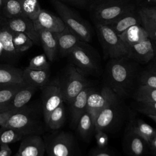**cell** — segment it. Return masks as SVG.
Wrapping results in <instances>:
<instances>
[{
    "mask_svg": "<svg viewBox=\"0 0 156 156\" xmlns=\"http://www.w3.org/2000/svg\"><path fill=\"white\" fill-rule=\"evenodd\" d=\"M137 63L127 56L110 59L107 66V86L118 96L127 94L133 82Z\"/></svg>",
    "mask_w": 156,
    "mask_h": 156,
    "instance_id": "1",
    "label": "cell"
},
{
    "mask_svg": "<svg viewBox=\"0 0 156 156\" xmlns=\"http://www.w3.org/2000/svg\"><path fill=\"white\" fill-rule=\"evenodd\" d=\"M138 6L136 0H94L88 10L94 24H107Z\"/></svg>",
    "mask_w": 156,
    "mask_h": 156,
    "instance_id": "2",
    "label": "cell"
},
{
    "mask_svg": "<svg viewBox=\"0 0 156 156\" xmlns=\"http://www.w3.org/2000/svg\"><path fill=\"white\" fill-rule=\"evenodd\" d=\"M51 1L66 26L76 34L80 40L89 43L91 40L93 32L88 23L63 1Z\"/></svg>",
    "mask_w": 156,
    "mask_h": 156,
    "instance_id": "3",
    "label": "cell"
},
{
    "mask_svg": "<svg viewBox=\"0 0 156 156\" xmlns=\"http://www.w3.org/2000/svg\"><path fill=\"white\" fill-rule=\"evenodd\" d=\"M68 56L71 64L85 75L94 74L99 71L98 54L88 42L80 41Z\"/></svg>",
    "mask_w": 156,
    "mask_h": 156,
    "instance_id": "4",
    "label": "cell"
},
{
    "mask_svg": "<svg viewBox=\"0 0 156 156\" xmlns=\"http://www.w3.org/2000/svg\"><path fill=\"white\" fill-rule=\"evenodd\" d=\"M95 29L104 55L112 58L127 56V48L112 29L107 24L95 23Z\"/></svg>",
    "mask_w": 156,
    "mask_h": 156,
    "instance_id": "5",
    "label": "cell"
},
{
    "mask_svg": "<svg viewBox=\"0 0 156 156\" xmlns=\"http://www.w3.org/2000/svg\"><path fill=\"white\" fill-rule=\"evenodd\" d=\"M59 79L63 101L69 104L83 89L89 86L85 74L72 64L68 66L63 77Z\"/></svg>",
    "mask_w": 156,
    "mask_h": 156,
    "instance_id": "6",
    "label": "cell"
},
{
    "mask_svg": "<svg viewBox=\"0 0 156 156\" xmlns=\"http://www.w3.org/2000/svg\"><path fill=\"white\" fill-rule=\"evenodd\" d=\"M4 127H10L22 133L24 136L39 135L43 131L41 121L34 115L29 113L26 106L21 110L13 113L8 119Z\"/></svg>",
    "mask_w": 156,
    "mask_h": 156,
    "instance_id": "7",
    "label": "cell"
},
{
    "mask_svg": "<svg viewBox=\"0 0 156 156\" xmlns=\"http://www.w3.org/2000/svg\"><path fill=\"white\" fill-rule=\"evenodd\" d=\"M63 102L59 78L49 81L41 90L42 109L45 123L50 113Z\"/></svg>",
    "mask_w": 156,
    "mask_h": 156,
    "instance_id": "8",
    "label": "cell"
},
{
    "mask_svg": "<svg viewBox=\"0 0 156 156\" xmlns=\"http://www.w3.org/2000/svg\"><path fill=\"white\" fill-rule=\"evenodd\" d=\"M117 100L118 96L108 86L104 87L99 91L94 89L88 95L87 111L95 118L101 110Z\"/></svg>",
    "mask_w": 156,
    "mask_h": 156,
    "instance_id": "9",
    "label": "cell"
},
{
    "mask_svg": "<svg viewBox=\"0 0 156 156\" xmlns=\"http://www.w3.org/2000/svg\"><path fill=\"white\" fill-rule=\"evenodd\" d=\"M45 144L48 156H73L74 154V139L68 132H60Z\"/></svg>",
    "mask_w": 156,
    "mask_h": 156,
    "instance_id": "10",
    "label": "cell"
},
{
    "mask_svg": "<svg viewBox=\"0 0 156 156\" xmlns=\"http://www.w3.org/2000/svg\"><path fill=\"white\" fill-rule=\"evenodd\" d=\"M20 56L13 42V31L5 24L0 26V60L12 63Z\"/></svg>",
    "mask_w": 156,
    "mask_h": 156,
    "instance_id": "11",
    "label": "cell"
},
{
    "mask_svg": "<svg viewBox=\"0 0 156 156\" xmlns=\"http://www.w3.org/2000/svg\"><path fill=\"white\" fill-rule=\"evenodd\" d=\"M128 57L138 63L146 64L155 57V52L151 40L147 39L127 48Z\"/></svg>",
    "mask_w": 156,
    "mask_h": 156,
    "instance_id": "12",
    "label": "cell"
},
{
    "mask_svg": "<svg viewBox=\"0 0 156 156\" xmlns=\"http://www.w3.org/2000/svg\"><path fill=\"white\" fill-rule=\"evenodd\" d=\"M141 24L142 20L138 5L124 13L115 20L107 24L119 35L130 27L137 24L141 25Z\"/></svg>",
    "mask_w": 156,
    "mask_h": 156,
    "instance_id": "13",
    "label": "cell"
},
{
    "mask_svg": "<svg viewBox=\"0 0 156 156\" xmlns=\"http://www.w3.org/2000/svg\"><path fill=\"white\" fill-rule=\"evenodd\" d=\"M18 152L21 156H43L46 144L39 135H26L22 138Z\"/></svg>",
    "mask_w": 156,
    "mask_h": 156,
    "instance_id": "14",
    "label": "cell"
},
{
    "mask_svg": "<svg viewBox=\"0 0 156 156\" xmlns=\"http://www.w3.org/2000/svg\"><path fill=\"white\" fill-rule=\"evenodd\" d=\"M5 25L11 30L24 34L34 43H40L38 34L36 30L34 21L27 16H22L8 19Z\"/></svg>",
    "mask_w": 156,
    "mask_h": 156,
    "instance_id": "15",
    "label": "cell"
},
{
    "mask_svg": "<svg viewBox=\"0 0 156 156\" xmlns=\"http://www.w3.org/2000/svg\"><path fill=\"white\" fill-rule=\"evenodd\" d=\"M33 21L35 28L40 27L53 33L62 32L66 28L60 16H55L44 9L41 10L37 20Z\"/></svg>",
    "mask_w": 156,
    "mask_h": 156,
    "instance_id": "16",
    "label": "cell"
},
{
    "mask_svg": "<svg viewBox=\"0 0 156 156\" xmlns=\"http://www.w3.org/2000/svg\"><path fill=\"white\" fill-rule=\"evenodd\" d=\"M118 100L110 104L96 115L94 118L95 129L105 131L115 122L119 113Z\"/></svg>",
    "mask_w": 156,
    "mask_h": 156,
    "instance_id": "17",
    "label": "cell"
},
{
    "mask_svg": "<svg viewBox=\"0 0 156 156\" xmlns=\"http://www.w3.org/2000/svg\"><path fill=\"white\" fill-rule=\"evenodd\" d=\"M35 29L38 34L40 43L46 58L50 62H53L58 53V45L55 33L40 27H35Z\"/></svg>",
    "mask_w": 156,
    "mask_h": 156,
    "instance_id": "18",
    "label": "cell"
},
{
    "mask_svg": "<svg viewBox=\"0 0 156 156\" xmlns=\"http://www.w3.org/2000/svg\"><path fill=\"white\" fill-rule=\"evenodd\" d=\"M58 45V52L62 57L68 56L71 51L80 43V40L76 34L67 27L62 32L55 33Z\"/></svg>",
    "mask_w": 156,
    "mask_h": 156,
    "instance_id": "19",
    "label": "cell"
},
{
    "mask_svg": "<svg viewBox=\"0 0 156 156\" xmlns=\"http://www.w3.org/2000/svg\"><path fill=\"white\" fill-rule=\"evenodd\" d=\"M94 90L90 85L83 89L71 102V124L76 126L79 119L87 110V99L89 94Z\"/></svg>",
    "mask_w": 156,
    "mask_h": 156,
    "instance_id": "20",
    "label": "cell"
},
{
    "mask_svg": "<svg viewBox=\"0 0 156 156\" xmlns=\"http://www.w3.org/2000/svg\"><path fill=\"white\" fill-rule=\"evenodd\" d=\"M37 89L31 85H26L21 88L12 99L1 110L0 112L5 111H18L23 109L30 100Z\"/></svg>",
    "mask_w": 156,
    "mask_h": 156,
    "instance_id": "21",
    "label": "cell"
},
{
    "mask_svg": "<svg viewBox=\"0 0 156 156\" xmlns=\"http://www.w3.org/2000/svg\"><path fill=\"white\" fill-rule=\"evenodd\" d=\"M49 70H37L27 67L23 70V78L24 82L35 87L37 90H42L49 82Z\"/></svg>",
    "mask_w": 156,
    "mask_h": 156,
    "instance_id": "22",
    "label": "cell"
},
{
    "mask_svg": "<svg viewBox=\"0 0 156 156\" xmlns=\"http://www.w3.org/2000/svg\"><path fill=\"white\" fill-rule=\"evenodd\" d=\"M122 41L127 48L140 43L149 38L148 35L142 25H134L119 35Z\"/></svg>",
    "mask_w": 156,
    "mask_h": 156,
    "instance_id": "23",
    "label": "cell"
},
{
    "mask_svg": "<svg viewBox=\"0 0 156 156\" xmlns=\"http://www.w3.org/2000/svg\"><path fill=\"white\" fill-rule=\"evenodd\" d=\"M0 83H26L23 78V69L12 64L0 63Z\"/></svg>",
    "mask_w": 156,
    "mask_h": 156,
    "instance_id": "24",
    "label": "cell"
},
{
    "mask_svg": "<svg viewBox=\"0 0 156 156\" xmlns=\"http://www.w3.org/2000/svg\"><path fill=\"white\" fill-rule=\"evenodd\" d=\"M146 141L130 128L126 137V146L132 156H141L146 150Z\"/></svg>",
    "mask_w": 156,
    "mask_h": 156,
    "instance_id": "25",
    "label": "cell"
},
{
    "mask_svg": "<svg viewBox=\"0 0 156 156\" xmlns=\"http://www.w3.org/2000/svg\"><path fill=\"white\" fill-rule=\"evenodd\" d=\"M26 83H0V112Z\"/></svg>",
    "mask_w": 156,
    "mask_h": 156,
    "instance_id": "26",
    "label": "cell"
},
{
    "mask_svg": "<svg viewBox=\"0 0 156 156\" xmlns=\"http://www.w3.org/2000/svg\"><path fill=\"white\" fill-rule=\"evenodd\" d=\"M76 126L80 136L88 139L95 130L94 116L86 110L79 119Z\"/></svg>",
    "mask_w": 156,
    "mask_h": 156,
    "instance_id": "27",
    "label": "cell"
},
{
    "mask_svg": "<svg viewBox=\"0 0 156 156\" xmlns=\"http://www.w3.org/2000/svg\"><path fill=\"white\" fill-rule=\"evenodd\" d=\"M130 128L142 138L147 144H149L156 134V129L140 119H138L133 122Z\"/></svg>",
    "mask_w": 156,
    "mask_h": 156,
    "instance_id": "28",
    "label": "cell"
},
{
    "mask_svg": "<svg viewBox=\"0 0 156 156\" xmlns=\"http://www.w3.org/2000/svg\"><path fill=\"white\" fill-rule=\"evenodd\" d=\"M65 121V109L63 102L50 113L46 124L52 130H57L63 125Z\"/></svg>",
    "mask_w": 156,
    "mask_h": 156,
    "instance_id": "29",
    "label": "cell"
},
{
    "mask_svg": "<svg viewBox=\"0 0 156 156\" xmlns=\"http://www.w3.org/2000/svg\"><path fill=\"white\" fill-rule=\"evenodd\" d=\"M1 13L7 19L26 16L23 12L20 0H7Z\"/></svg>",
    "mask_w": 156,
    "mask_h": 156,
    "instance_id": "30",
    "label": "cell"
},
{
    "mask_svg": "<svg viewBox=\"0 0 156 156\" xmlns=\"http://www.w3.org/2000/svg\"><path fill=\"white\" fill-rule=\"evenodd\" d=\"M134 98L137 102H156V88L140 85L134 93Z\"/></svg>",
    "mask_w": 156,
    "mask_h": 156,
    "instance_id": "31",
    "label": "cell"
},
{
    "mask_svg": "<svg viewBox=\"0 0 156 156\" xmlns=\"http://www.w3.org/2000/svg\"><path fill=\"white\" fill-rule=\"evenodd\" d=\"M24 135L10 127L1 126L0 128V145L9 144L21 140Z\"/></svg>",
    "mask_w": 156,
    "mask_h": 156,
    "instance_id": "32",
    "label": "cell"
},
{
    "mask_svg": "<svg viewBox=\"0 0 156 156\" xmlns=\"http://www.w3.org/2000/svg\"><path fill=\"white\" fill-rule=\"evenodd\" d=\"M23 12L32 21L37 20L41 9L38 0H20Z\"/></svg>",
    "mask_w": 156,
    "mask_h": 156,
    "instance_id": "33",
    "label": "cell"
},
{
    "mask_svg": "<svg viewBox=\"0 0 156 156\" xmlns=\"http://www.w3.org/2000/svg\"><path fill=\"white\" fill-rule=\"evenodd\" d=\"M12 31L13 42L18 53L21 54L32 46L34 43L27 35L21 32Z\"/></svg>",
    "mask_w": 156,
    "mask_h": 156,
    "instance_id": "34",
    "label": "cell"
},
{
    "mask_svg": "<svg viewBox=\"0 0 156 156\" xmlns=\"http://www.w3.org/2000/svg\"><path fill=\"white\" fill-rule=\"evenodd\" d=\"M140 85L156 88V63H152L140 75Z\"/></svg>",
    "mask_w": 156,
    "mask_h": 156,
    "instance_id": "35",
    "label": "cell"
},
{
    "mask_svg": "<svg viewBox=\"0 0 156 156\" xmlns=\"http://www.w3.org/2000/svg\"><path fill=\"white\" fill-rule=\"evenodd\" d=\"M27 68L37 70H49V65L45 54H41L33 57Z\"/></svg>",
    "mask_w": 156,
    "mask_h": 156,
    "instance_id": "36",
    "label": "cell"
},
{
    "mask_svg": "<svg viewBox=\"0 0 156 156\" xmlns=\"http://www.w3.org/2000/svg\"><path fill=\"white\" fill-rule=\"evenodd\" d=\"M139 11L141 16L156 24V6L139 5Z\"/></svg>",
    "mask_w": 156,
    "mask_h": 156,
    "instance_id": "37",
    "label": "cell"
},
{
    "mask_svg": "<svg viewBox=\"0 0 156 156\" xmlns=\"http://www.w3.org/2000/svg\"><path fill=\"white\" fill-rule=\"evenodd\" d=\"M138 110L145 115H156V102H138Z\"/></svg>",
    "mask_w": 156,
    "mask_h": 156,
    "instance_id": "38",
    "label": "cell"
},
{
    "mask_svg": "<svg viewBox=\"0 0 156 156\" xmlns=\"http://www.w3.org/2000/svg\"><path fill=\"white\" fill-rule=\"evenodd\" d=\"M95 138L99 149H105L108 145V137L104 130L95 129Z\"/></svg>",
    "mask_w": 156,
    "mask_h": 156,
    "instance_id": "39",
    "label": "cell"
},
{
    "mask_svg": "<svg viewBox=\"0 0 156 156\" xmlns=\"http://www.w3.org/2000/svg\"><path fill=\"white\" fill-rule=\"evenodd\" d=\"M142 24L141 25L144 28L146 31L147 33L149 38L152 41L156 40V24L151 23L141 16Z\"/></svg>",
    "mask_w": 156,
    "mask_h": 156,
    "instance_id": "40",
    "label": "cell"
},
{
    "mask_svg": "<svg viewBox=\"0 0 156 156\" xmlns=\"http://www.w3.org/2000/svg\"><path fill=\"white\" fill-rule=\"evenodd\" d=\"M63 2H68L75 4L76 5H79L80 7H85L87 9L90 5V4L94 0H60Z\"/></svg>",
    "mask_w": 156,
    "mask_h": 156,
    "instance_id": "41",
    "label": "cell"
},
{
    "mask_svg": "<svg viewBox=\"0 0 156 156\" xmlns=\"http://www.w3.org/2000/svg\"><path fill=\"white\" fill-rule=\"evenodd\" d=\"M22 110V109H21ZM18 111H5L0 112V126H4L10 117L15 113L18 112Z\"/></svg>",
    "mask_w": 156,
    "mask_h": 156,
    "instance_id": "42",
    "label": "cell"
},
{
    "mask_svg": "<svg viewBox=\"0 0 156 156\" xmlns=\"http://www.w3.org/2000/svg\"><path fill=\"white\" fill-rule=\"evenodd\" d=\"M11 154L12 151L9 144L0 145V156H10Z\"/></svg>",
    "mask_w": 156,
    "mask_h": 156,
    "instance_id": "43",
    "label": "cell"
},
{
    "mask_svg": "<svg viewBox=\"0 0 156 156\" xmlns=\"http://www.w3.org/2000/svg\"><path fill=\"white\" fill-rule=\"evenodd\" d=\"M91 156H112V155L109 152L105 151V149H99L95 151Z\"/></svg>",
    "mask_w": 156,
    "mask_h": 156,
    "instance_id": "44",
    "label": "cell"
},
{
    "mask_svg": "<svg viewBox=\"0 0 156 156\" xmlns=\"http://www.w3.org/2000/svg\"><path fill=\"white\" fill-rule=\"evenodd\" d=\"M149 144L152 150L156 154V134L149 143Z\"/></svg>",
    "mask_w": 156,
    "mask_h": 156,
    "instance_id": "45",
    "label": "cell"
},
{
    "mask_svg": "<svg viewBox=\"0 0 156 156\" xmlns=\"http://www.w3.org/2000/svg\"><path fill=\"white\" fill-rule=\"evenodd\" d=\"M138 5H143L144 4H155L156 0H136Z\"/></svg>",
    "mask_w": 156,
    "mask_h": 156,
    "instance_id": "46",
    "label": "cell"
},
{
    "mask_svg": "<svg viewBox=\"0 0 156 156\" xmlns=\"http://www.w3.org/2000/svg\"><path fill=\"white\" fill-rule=\"evenodd\" d=\"M8 19L6 18L0 12V26L4 25L6 24Z\"/></svg>",
    "mask_w": 156,
    "mask_h": 156,
    "instance_id": "47",
    "label": "cell"
},
{
    "mask_svg": "<svg viewBox=\"0 0 156 156\" xmlns=\"http://www.w3.org/2000/svg\"><path fill=\"white\" fill-rule=\"evenodd\" d=\"M147 116L151 118L152 121H154L155 124H156V115H147Z\"/></svg>",
    "mask_w": 156,
    "mask_h": 156,
    "instance_id": "48",
    "label": "cell"
},
{
    "mask_svg": "<svg viewBox=\"0 0 156 156\" xmlns=\"http://www.w3.org/2000/svg\"><path fill=\"white\" fill-rule=\"evenodd\" d=\"M4 4H5V1L4 0H0V12H1L3 7H4Z\"/></svg>",
    "mask_w": 156,
    "mask_h": 156,
    "instance_id": "49",
    "label": "cell"
},
{
    "mask_svg": "<svg viewBox=\"0 0 156 156\" xmlns=\"http://www.w3.org/2000/svg\"><path fill=\"white\" fill-rule=\"evenodd\" d=\"M152 41V40H151ZM153 45H154V48L155 49V54H156V40L155 41H152Z\"/></svg>",
    "mask_w": 156,
    "mask_h": 156,
    "instance_id": "50",
    "label": "cell"
},
{
    "mask_svg": "<svg viewBox=\"0 0 156 156\" xmlns=\"http://www.w3.org/2000/svg\"><path fill=\"white\" fill-rule=\"evenodd\" d=\"M14 156H21V155L18 152H17L15 154V155Z\"/></svg>",
    "mask_w": 156,
    "mask_h": 156,
    "instance_id": "51",
    "label": "cell"
},
{
    "mask_svg": "<svg viewBox=\"0 0 156 156\" xmlns=\"http://www.w3.org/2000/svg\"><path fill=\"white\" fill-rule=\"evenodd\" d=\"M43 156H44V155H43Z\"/></svg>",
    "mask_w": 156,
    "mask_h": 156,
    "instance_id": "52",
    "label": "cell"
}]
</instances>
